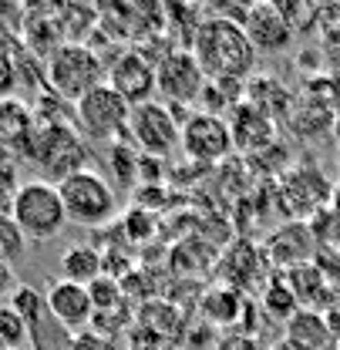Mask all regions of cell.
<instances>
[{"label": "cell", "instance_id": "f546056e", "mask_svg": "<svg viewBox=\"0 0 340 350\" xmlns=\"http://www.w3.org/2000/svg\"><path fill=\"white\" fill-rule=\"evenodd\" d=\"M337 350H340V344H337Z\"/></svg>", "mask_w": 340, "mask_h": 350}, {"label": "cell", "instance_id": "2e32d148", "mask_svg": "<svg viewBox=\"0 0 340 350\" xmlns=\"http://www.w3.org/2000/svg\"><path fill=\"white\" fill-rule=\"evenodd\" d=\"M287 340L297 350H327L334 344L330 330H327V320L313 310H300L297 317L287 323Z\"/></svg>", "mask_w": 340, "mask_h": 350}, {"label": "cell", "instance_id": "f1b7e54d", "mask_svg": "<svg viewBox=\"0 0 340 350\" xmlns=\"http://www.w3.org/2000/svg\"><path fill=\"white\" fill-rule=\"evenodd\" d=\"M0 350H7V347H3V344H0Z\"/></svg>", "mask_w": 340, "mask_h": 350}, {"label": "cell", "instance_id": "603a6c76", "mask_svg": "<svg viewBox=\"0 0 340 350\" xmlns=\"http://www.w3.org/2000/svg\"><path fill=\"white\" fill-rule=\"evenodd\" d=\"M108 159H112V172L118 175V182H122V185H131V172L142 169L138 152H135L128 142H118V145L108 148Z\"/></svg>", "mask_w": 340, "mask_h": 350}, {"label": "cell", "instance_id": "3957f363", "mask_svg": "<svg viewBox=\"0 0 340 350\" xmlns=\"http://www.w3.org/2000/svg\"><path fill=\"white\" fill-rule=\"evenodd\" d=\"M10 222L31 243L54 239L68 226V213H64V202H61L57 185L47 182V178L21 182L14 189V199H10Z\"/></svg>", "mask_w": 340, "mask_h": 350}, {"label": "cell", "instance_id": "9c48e42d", "mask_svg": "<svg viewBox=\"0 0 340 350\" xmlns=\"http://www.w3.org/2000/svg\"><path fill=\"white\" fill-rule=\"evenodd\" d=\"M182 155L189 162H202V165H215L222 162L236 145H233V131H229V118L222 115H209V111H192L182 122V142H179Z\"/></svg>", "mask_w": 340, "mask_h": 350}, {"label": "cell", "instance_id": "5b68a950", "mask_svg": "<svg viewBox=\"0 0 340 350\" xmlns=\"http://www.w3.org/2000/svg\"><path fill=\"white\" fill-rule=\"evenodd\" d=\"M57 192H61L68 222H75V226L101 229L118 219V196L108 185V178L98 175L94 169L68 175L64 182H57Z\"/></svg>", "mask_w": 340, "mask_h": 350}, {"label": "cell", "instance_id": "83f0119b", "mask_svg": "<svg viewBox=\"0 0 340 350\" xmlns=\"http://www.w3.org/2000/svg\"><path fill=\"white\" fill-rule=\"evenodd\" d=\"M17 81V71H14V64L7 61V57H0V94H7L10 88Z\"/></svg>", "mask_w": 340, "mask_h": 350}, {"label": "cell", "instance_id": "4fadbf2b", "mask_svg": "<svg viewBox=\"0 0 340 350\" xmlns=\"http://www.w3.org/2000/svg\"><path fill=\"white\" fill-rule=\"evenodd\" d=\"M229 131H233V145H236V152H263L266 145H273V118L270 115H263L259 108H253L250 101H243V105H236L233 111H229Z\"/></svg>", "mask_w": 340, "mask_h": 350}, {"label": "cell", "instance_id": "9a60e30c", "mask_svg": "<svg viewBox=\"0 0 340 350\" xmlns=\"http://www.w3.org/2000/svg\"><path fill=\"white\" fill-rule=\"evenodd\" d=\"M61 280L78 283V286H91L94 280L105 276V253L91 243H75L61 253Z\"/></svg>", "mask_w": 340, "mask_h": 350}, {"label": "cell", "instance_id": "7c38bea8", "mask_svg": "<svg viewBox=\"0 0 340 350\" xmlns=\"http://www.w3.org/2000/svg\"><path fill=\"white\" fill-rule=\"evenodd\" d=\"M44 300H47V313L54 317V323H61L68 334H81L94 323V300L88 286L57 280L47 286Z\"/></svg>", "mask_w": 340, "mask_h": 350}, {"label": "cell", "instance_id": "8fae6325", "mask_svg": "<svg viewBox=\"0 0 340 350\" xmlns=\"http://www.w3.org/2000/svg\"><path fill=\"white\" fill-rule=\"evenodd\" d=\"M108 85L115 88L131 108L148 105V101H155V64L138 51H125L108 68Z\"/></svg>", "mask_w": 340, "mask_h": 350}, {"label": "cell", "instance_id": "cb8c5ba5", "mask_svg": "<svg viewBox=\"0 0 340 350\" xmlns=\"http://www.w3.org/2000/svg\"><path fill=\"white\" fill-rule=\"evenodd\" d=\"M88 290H91V300H94V317L122 304V290H118V283H115L112 276H101V280H94Z\"/></svg>", "mask_w": 340, "mask_h": 350}, {"label": "cell", "instance_id": "e0dca14e", "mask_svg": "<svg viewBox=\"0 0 340 350\" xmlns=\"http://www.w3.org/2000/svg\"><path fill=\"white\" fill-rule=\"evenodd\" d=\"M34 129H38L34 108H27L17 98H0V138L7 145H17L21 138H27Z\"/></svg>", "mask_w": 340, "mask_h": 350}, {"label": "cell", "instance_id": "52a82bcc", "mask_svg": "<svg viewBox=\"0 0 340 350\" xmlns=\"http://www.w3.org/2000/svg\"><path fill=\"white\" fill-rule=\"evenodd\" d=\"M131 105L112 85L94 88L75 105V129L81 131L85 142H112L128 135Z\"/></svg>", "mask_w": 340, "mask_h": 350}, {"label": "cell", "instance_id": "8992f818", "mask_svg": "<svg viewBox=\"0 0 340 350\" xmlns=\"http://www.w3.org/2000/svg\"><path fill=\"white\" fill-rule=\"evenodd\" d=\"M31 162L41 165L47 182H64L68 175L85 172L88 165V142L75 125H54V129L34 131V148H31Z\"/></svg>", "mask_w": 340, "mask_h": 350}, {"label": "cell", "instance_id": "d6986e66", "mask_svg": "<svg viewBox=\"0 0 340 350\" xmlns=\"http://www.w3.org/2000/svg\"><path fill=\"white\" fill-rule=\"evenodd\" d=\"M297 297H293V290H290V283L287 280H270L266 283V290H263V306L273 313V317H280V320H293L300 310H297Z\"/></svg>", "mask_w": 340, "mask_h": 350}, {"label": "cell", "instance_id": "ffe728a7", "mask_svg": "<svg viewBox=\"0 0 340 350\" xmlns=\"http://www.w3.org/2000/svg\"><path fill=\"white\" fill-rule=\"evenodd\" d=\"M287 283L293 290L297 300H306V304H317V293L324 290V273L313 266V262H303V266H293L287 273Z\"/></svg>", "mask_w": 340, "mask_h": 350}, {"label": "cell", "instance_id": "ba28073f", "mask_svg": "<svg viewBox=\"0 0 340 350\" xmlns=\"http://www.w3.org/2000/svg\"><path fill=\"white\" fill-rule=\"evenodd\" d=\"M128 142L148 155V159H166L179 148L182 142V122L175 118L169 105H162L159 98L148 105L131 108V122H128Z\"/></svg>", "mask_w": 340, "mask_h": 350}, {"label": "cell", "instance_id": "ac0fdd59", "mask_svg": "<svg viewBox=\"0 0 340 350\" xmlns=\"http://www.w3.org/2000/svg\"><path fill=\"white\" fill-rule=\"evenodd\" d=\"M239 306H243V297L233 286H215V290H209L202 297V317L213 327H226V323H236Z\"/></svg>", "mask_w": 340, "mask_h": 350}, {"label": "cell", "instance_id": "4316f807", "mask_svg": "<svg viewBox=\"0 0 340 350\" xmlns=\"http://www.w3.org/2000/svg\"><path fill=\"white\" fill-rule=\"evenodd\" d=\"M17 290V283H14V266L0 256V297H7V293H14Z\"/></svg>", "mask_w": 340, "mask_h": 350}, {"label": "cell", "instance_id": "277c9868", "mask_svg": "<svg viewBox=\"0 0 340 350\" xmlns=\"http://www.w3.org/2000/svg\"><path fill=\"white\" fill-rule=\"evenodd\" d=\"M206 71L199 68L196 54L189 47H169L159 61H155V98L162 105H169L179 122H185V108L199 105L206 94Z\"/></svg>", "mask_w": 340, "mask_h": 350}, {"label": "cell", "instance_id": "5bb4252c", "mask_svg": "<svg viewBox=\"0 0 340 350\" xmlns=\"http://www.w3.org/2000/svg\"><path fill=\"white\" fill-rule=\"evenodd\" d=\"M283 199H287L290 213L306 216L330 199V185L317 169H293L283 178Z\"/></svg>", "mask_w": 340, "mask_h": 350}, {"label": "cell", "instance_id": "7a4b0ae2", "mask_svg": "<svg viewBox=\"0 0 340 350\" xmlns=\"http://www.w3.org/2000/svg\"><path fill=\"white\" fill-rule=\"evenodd\" d=\"M108 85V64L91 44H61L44 68V88H51L57 98L78 105L94 88Z\"/></svg>", "mask_w": 340, "mask_h": 350}, {"label": "cell", "instance_id": "484cf974", "mask_svg": "<svg viewBox=\"0 0 340 350\" xmlns=\"http://www.w3.org/2000/svg\"><path fill=\"white\" fill-rule=\"evenodd\" d=\"M122 229H125L128 239L142 243V239H148V236H152V229H155V219H152V213L131 209V213H128V216L122 219Z\"/></svg>", "mask_w": 340, "mask_h": 350}, {"label": "cell", "instance_id": "7402d4cb", "mask_svg": "<svg viewBox=\"0 0 340 350\" xmlns=\"http://www.w3.org/2000/svg\"><path fill=\"white\" fill-rule=\"evenodd\" d=\"M10 306L27 320V327L31 323H38L44 313H47V300H44V293H38L34 286H27V283H17V290L10 293Z\"/></svg>", "mask_w": 340, "mask_h": 350}, {"label": "cell", "instance_id": "44dd1931", "mask_svg": "<svg viewBox=\"0 0 340 350\" xmlns=\"http://www.w3.org/2000/svg\"><path fill=\"white\" fill-rule=\"evenodd\" d=\"M27 337H31L27 320H24L10 304L0 306V344H3L7 350H24Z\"/></svg>", "mask_w": 340, "mask_h": 350}, {"label": "cell", "instance_id": "6da1fadb", "mask_svg": "<svg viewBox=\"0 0 340 350\" xmlns=\"http://www.w3.org/2000/svg\"><path fill=\"white\" fill-rule=\"evenodd\" d=\"M189 51L196 54V61H199V68L206 71L209 81H239V85H246L256 75V57L259 54L246 38L243 24H236V21L206 14V21L199 24Z\"/></svg>", "mask_w": 340, "mask_h": 350}, {"label": "cell", "instance_id": "30bf717a", "mask_svg": "<svg viewBox=\"0 0 340 350\" xmlns=\"http://www.w3.org/2000/svg\"><path fill=\"white\" fill-rule=\"evenodd\" d=\"M243 31H246L250 44L256 47V54H266V57L290 51L293 34H297L290 27L287 14L280 10V3H250L246 21H243Z\"/></svg>", "mask_w": 340, "mask_h": 350}, {"label": "cell", "instance_id": "d4e9b609", "mask_svg": "<svg viewBox=\"0 0 340 350\" xmlns=\"http://www.w3.org/2000/svg\"><path fill=\"white\" fill-rule=\"evenodd\" d=\"M24 253V236L17 232V226L10 222V216H0V256L10 262Z\"/></svg>", "mask_w": 340, "mask_h": 350}]
</instances>
